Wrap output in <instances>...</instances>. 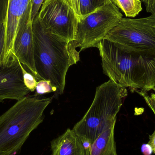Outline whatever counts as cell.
Masks as SVG:
<instances>
[{
    "mask_svg": "<svg viewBox=\"0 0 155 155\" xmlns=\"http://www.w3.org/2000/svg\"><path fill=\"white\" fill-rule=\"evenodd\" d=\"M37 17L47 32L75 41L78 21L70 0H45Z\"/></svg>",
    "mask_w": 155,
    "mask_h": 155,
    "instance_id": "cell-7",
    "label": "cell"
},
{
    "mask_svg": "<svg viewBox=\"0 0 155 155\" xmlns=\"http://www.w3.org/2000/svg\"><path fill=\"white\" fill-rule=\"evenodd\" d=\"M34 58L41 80H49L57 95L63 93L69 68L80 60L75 41H68L43 29L37 15L32 22Z\"/></svg>",
    "mask_w": 155,
    "mask_h": 155,
    "instance_id": "cell-2",
    "label": "cell"
},
{
    "mask_svg": "<svg viewBox=\"0 0 155 155\" xmlns=\"http://www.w3.org/2000/svg\"><path fill=\"white\" fill-rule=\"evenodd\" d=\"M148 143L151 146L153 153L155 154V129L153 133L151 135L149 136V141Z\"/></svg>",
    "mask_w": 155,
    "mask_h": 155,
    "instance_id": "cell-24",
    "label": "cell"
},
{
    "mask_svg": "<svg viewBox=\"0 0 155 155\" xmlns=\"http://www.w3.org/2000/svg\"><path fill=\"white\" fill-rule=\"evenodd\" d=\"M9 0H0V25L4 23L7 14Z\"/></svg>",
    "mask_w": 155,
    "mask_h": 155,
    "instance_id": "cell-20",
    "label": "cell"
},
{
    "mask_svg": "<svg viewBox=\"0 0 155 155\" xmlns=\"http://www.w3.org/2000/svg\"><path fill=\"white\" fill-rule=\"evenodd\" d=\"M104 39L127 51L155 56V14L144 18H123Z\"/></svg>",
    "mask_w": 155,
    "mask_h": 155,
    "instance_id": "cell-5",
    "label": "cell"
},
{
    "mask_svg": "<svg viewBox=\"0 0 155 155\" xmlns=\"http://www.w3.org/2000/svg\"><path fill=\"white\" fill-rule=\"evenodd\" d=\"M134 91L138 93L144 98L147 105L153 111L155 115V94L152 93L150 95H149L147 93H144L137 89H136Z\"/></svg>",
    "mask_w": 155,
    "mask_h": 155,
    "instance_id": "cell-17",
    "label": "cell"
},
{
    "mask_svg": "<svg viewBox=\"0 0 155 155\" xmlns=\"http://www.w3.org/2000/svg\"><path fill=\"white\" fill-rule=\"evenodd\" d=\"M53 97L25 96L0 116V155H16L43 122Z\"/></svg>",
    "mask_w": 155,
    "mask_h": 155,
    "instance_id": "cell-3",
    "label": "cell"
},
{
    "mask_svg": "<svg viewBox=\"0 0 155 155\" xmlns=\"http://www.w3.org/2000/svg\"><path fill=\"white\" fill-rule=\"evenodd\" d=\"M12 53L37 80H41L35 65L33 33L32 21L31 19L19 26L15 38Z\"/></svg>",
    "mask_w": 155,
    "mask_h": 155,
    "instance_id": "cell-10",
    "label": "cell"
},
{
    "mask_svg": "<svg viewBox=\"0 0 155 155\" xmlns=\"http://www.w3.org/2000/svg\"><path fill=\"white\" fill-rule=\"evenodd\" d=\"M141 1L143 2L145 4H146L147 2V0H141Z\"/></svg>",
    "mask_w": 155,
    "mask_h": 155,
    "instance_id": "cell-25",
    "label": "cell"
},
{
    "mask_svg": "<svg viewBox=\"0 0 155 155\" xmlns=\"http://www.w3.org/2000/svg\"><path fill=\"white\" fill-rule=\"evenodd\" d=\"M36 94H38L54 92V89L49 80H41L37 82L35 87Z\"/></svg>",
    "mask_w": 155,
    "mask_h": 155,
    "instance_id": "cell-16",
    "label": "cell"
},
{
    "mask_svg": "<svg viewBox=\"0 0 155 155\" xmlns=\"http://www.w3.org/2000/svg\"><path fill=\"white\" fill-rule=\"evenodd\" d=\"M22 67V64L13 54L0 64V102L5 99L18 101L31 92L24 83Z\"/></svg>",
    "mask_w": 155,
    "mask_h": 155,
    "instance_id": "cell-8",
    "label": "cell"
},
{
    "mask_svg": "<svg viewBox=\"0 0 155 155\" xmlns=\"http://www.w3.org/2000/svg\"><path fill=\"white\" fill-rule=\"evenodd\" d=\"M115 124L109 126L85 149L86 155H117L114 138Z\"/></svg>",
    "mask_w": 155,
    "mask_h": 155,
    "instance_id": "cell-12",
    "label": "cell"
},
{
    "mask_svg": "<svg viewBox=\"0 0 155 155\" xmlns=\"http://www.w3.org/2000/svg\"><path fill=\"white\" fill-rule=\"evenodd\" d=\"M104 74L121 87L144 93L155 87V56L129 51L104 39L97 45Z\"/></svg>",
    "mask_w": 155,
    "mask_h": 155,
    "instance_id": "cell-1",
    "label": "cell"
},
{
    "mask_svg": "<svg viewBox=\"0 0 155 155\" xmlns=\"http://www.w3.org/2000/svg\"><path fill=\"white\" fill-rule=\"evenodd\" d=\"M95 9L112 3L111 0H90Z\"/></svg>",
    "mask_w": 155,
    "mask_h": 155,
    "instance_id": "cell-21",
    "label": "cell"
},
{
    "mask_svg": "<svg viewBox=\"0 0 155 155\" xmlns=\"http://www.w3.org/2000/svg\"><path fill=\"white\" fill-rule=\"evenodd\" d=\"M123 18L119 9L112 2L96 9L81 19L78 22L75 40L79 52L96 47Z\"/></svg>",
    "mask_w": 155,
    "mask_h": 155,
    "instance_id": "cell-6",
    "label": "cell"
},
{
    "mask_svg": "<svg viewBox=\"0 0 155 155\" xmlns=\"http://www.w3.org/2000/svg\"><path fill=\"white\" fill-rule=\"evenodd\" d=\"M126 88L111 80L96 88L92 104L73 128L87 148L109 126L116 122L117 115L127 95Z\"/></svg>",
    "mask_w": 155,
    "mask_h": 155,
    "instance_id": "cell-4",
    "label": "cell"
},
{
    "mask_svg": "<svg viewBox=\"0 0 155 155\" xmlns=\"http://www.w3.org/2000/svg\"><path fill=\"white\" fill-rule=\"evenodd\" d=\"M78 21L96 10L90 0H70Z\"/></svg>",
    "mask_w": 155,
    "mask_h": 155,
    "instance_id": "cell-14",
    "label": "cell"
},
{
    "mask_svg": "<svg viewBox=\"0 0 155 155\" xmlns=\"http://www.w3.org/2000/svg\"><path fill=\"white\" fill-rule=\"evenodd\" d=\"M23 74V81L25 85L31 92H34L35 90L37 79L32 74L28 72L22 65V67Z\"/></svg>",
    "mask_w": 155,
    "mask_h": 155,
    "instance_id": "cell-15",
    "label": "cell"
},
{
    "mask_svg": "<svg viewBox=\"0 0 155 155\" xmlns=\"http://www.w3.org/2000/svg\"><path fill=\"white\" fill-rule=\"evenodd\" d=\"M145 5L147 12L155 14V0H147Z\"/></svg>",
    "mask_w": 155,
    "mask_h": 155,
    "instance_id": "cell-23",
    "label": "cell"
},
{
    "mask_svg": "<svg viewBox=\"0 0 155 155\" xmlns=\"http://www.w3.org/2000/svg\"><path fill=\"white\" fill-rule=\"evenodd\" d=\"M128 18L136 17L143 10L141 0H111Z\"/></svg>",
    "mask_w": 155,
    "mask_h": 155,
    "instance_id": "cell-13",
    "label": "cell"
},
{
    "mask_svg": "<svg viewBox=\"0 0 155 155\" xmlns=\"http://www.w3.org/2000/svg\"><path fill=\"white\" fill-rule=\"evenodd\" d=\"M32 0H9L5 21V45L4 63L12 55L15 38L19 26L31 19Z\"/></svg>",
    "mask_w": 155,
    "mask_h": 155,
    "instance_id": "cell-9",
    "label": "cell"
},
{
    "mask_svg": "<svg viewBox=\"0 0 155 155\" xmlns=\"http://www.w3.org/2000/svg\"><path fill=\"white\" fill-rule=\"evenodd\" d=\"M141 152L143 155H152L153 153V148L148 143H144L141 148Z\"/></svg>",
    "mask_w": 155,
    "mask_h": 155,
    "instance_id": "cell-22",
    "label": "cell"
},
{
    "mask_svg": "<svg viewBox=\"0 0 155 155\" xmlns=\"http://www.w3.org/2000/svg\"><path fill=\"white\" fill-rule=\"evenodd\" d=\"M44 1L45 0H32L31 13V20L33 22L36 16L38 15V13Z\"/></svg>",
    "mask_w": 155,
    "mask_h": 155,
    "instance_id": "cell-19",
    "label": "cell"
},
{
    "mask_svg": "<svg viewBox=\"0 0 155 155\" xmlns=\"http://www.w3.org/2000/svg\"><path fill=\"white\" fill-rule=\"evenodd\" d=\"M5 45V27L4 24L0 25V64L4 63Z\"/></svg>",
    "mask_w": 155,
    "mask_h": 155,
    "instance_id": "cell-18",
    "label": "cell"
},
{
    "mask_svg": "<svg viewBox=\"0 0 155 155\" xmlns=\"http://www.w3.org/2000/svg\"><path fill=\"white\" fill-rule=\"evenodd\" d=\"M51 148L52 155H86L81 138L70 128L51 142Z\"/></svg>",
    "mask_w": 155,
    "mask_h": 155,
    "instance_id": "cell-11",
    "label": "cell"
},
{
    "mask_svg": "<svg viewBox=\"0 0 155 155\" xmlns=\"http://www.w3.org/2000/svg\"><path fill=\"white\" fill-rule=\"evenodd\" d=\"M153 90L155 92V87H154L153 89Z\"/></svg>",
    "mask_w": 155,
    "mask_h": 155,
    "instance_id": "cell-26",
    "label": "cell"
}]
</instances>
